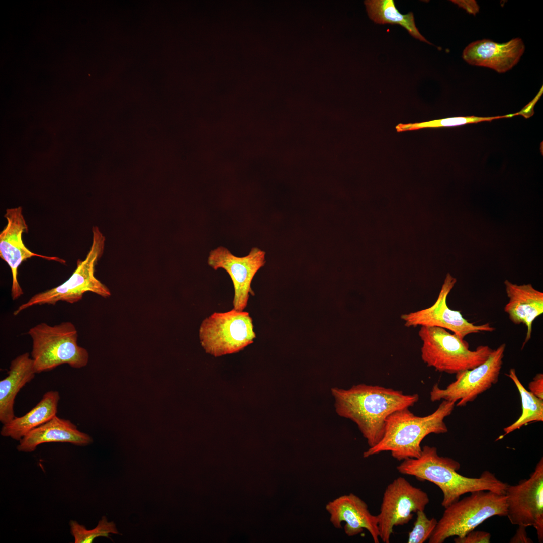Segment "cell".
<instances>
[{"instance_id": "cell-1", "label": "cell", "mask_w": 543, "mask_h": 543, "mask_svg": "<svg viewBox=\"0 0 543 543\" xmlns=\"http://www.w3.org/2000/svg\"><path fill=\"white\" fill-rule=\"evenodd\" d=\"M336 412L357 425L368 445L372 447L382 439L387 418L394 412L413 406L419 399L417 394L377 385L360 384L348 389L334 387Z\"/></svg>"}, {"instance_id": "cell-2", "label": "cell", "mask_w": 543, "mask_h": 543, "mask_svg": "<svg viewBox=\"0 0 543 543\" xmlns=\"http://www.w3.org/2000/svg\"><path fill=\"white\" fill-rule=\"evenodd\" d=\"M460 467L461 464L454 459L439 456L436 447L425 445L419 457L403 460L396 469L402 474L437 486L443 493L441 505L444 508L467 493L487 490L505 494L508 484L498 479L494 473L485 471L478 477H469L457 472Z\"/></svg>"}, {"instance_id": "cell-3", "label": "cell", "mask_w": 543, "mask_h": 543, "mask_svg": "<svg viewBox=\"0 0 543 543\" xmlns=\"http://www.w3.org/2000/svg\"><path fill=\"white\" fill-rule=\"evenodd\" d=\"M456 403L442 400L432 413L418 416L409 408L398 410L386 419L383 436L375 446L363 453L364 458L390 451L398 461L417 458L422 452L421 443L430 434L448 432L444 419L452 412Z\"/></svg>"}, {"instance_id": "cell-4", "label": "cell", "mask_w": 543, "mask_h": 543, "mask_svg": "<svg viewBox=\"0 0 543 543\" xmlns=\"http://www.w3.org/2000/svg\"><path fill=\"white\" fill-rule=\"evenodd\" d=\"M32 340L31 353L36 373L51 371L63 364L79 369L87 365L88 353L77 343L78 332L71 322L55 325L43 322L28 332Z\"/></svg>"}, {"instance_id": "cell-5", "label": "cell", "mask_w": 543, "mask_h": 543, "mask_svg": "<svg viewBox=\"0 0 543 543\" xmlns=\"http://www.w3.org/2000/svg\"><path fill=\"white\" fill-rule=\"evenodd\" d=\"M445 508L429 543H443L452 536L463 537L492 517L506 516L505 495L479 490Z\"/></svg>"}, {"instance_id": "cell-6", "label": "cell", "mask_w": 543, "mask_h": 543, "mask_svg": "<svg viewBox=\"0 0 543 543\" xmlns=\"http://www.w3.org/2000/svg\"><path fill=\"white\" fill-rule=\"evenodd\" d=\"M418 334L422 360L440 372L457 374L472 369L486 360L493 351L487 345L471 350L466 341L441 327L421 326Z\"/></svg>"}, {"instance_id": "cell-7", "label": "cell", "mask_w": 543, "mask_h": 543, "mask_svg": "<svg viewBox=\"0 0 543 543\" xmlns=\"http://www.w3.org/2000/svg\"><path fill=\"white\" fill-rule=\"evenodd\" d=\"M92 232L93 241L89 251L84 260H77L76 267L71 276L58 286L33 295L18 307L14 312V315L36 305H54L59 301L75 303L81 300L87 292L104 298L111 295L107 287L95 276V266L104 251L105 238L97 226L93 227Z\"/></svg>"}, {"instance_id": "cell-8", "label": "cell", "mask_w": 543, "mask_h": 543, "mask_svg": "<svg viewBox=\"0 0 543 543\" xmlns=\"http://www.w3.org/2000/svg\"><path fill=\"white\" fill-rule=\"evenodd\" d=\"M199 335L205 352L214 357L237 353L256 338L248 312L234 309L214 312L202 322Z\"/></svg>"}, {"instance_id": "cell-9", "label": "cell", "mask_w": 543, "mask_h": 543, "mask_svg": "<svg viewBox=\"0 0 543 543\" xmlns=\"http://www.w3.org/2000/svg\"><path fill=\"white\" fill-rule=\"evenodd\" d=\"M506 344L502 343L492 352L484 363L470 370L456 374V380L445 388L435 384L430 392L431 401L446 400L463 407L474 401L480 394L489 390L498 381L503 365Z\"/></svg>"}, {"instance_id": "cell-10", "label": "cell", "mask_w": 543, "mask_h": 543, "mask_svg": "<svg viewBox=\"0 0 543 543\" xmlns=\"http://www.w3.org/2000/svg\"><path fill=\"white\" fill-rule=\"evenodd\" d=\"M429 502L428 494L414 487L405 478L395 479L386 487L382 498L378 521L379 538L389 543L393 528L404 525L412 519L413 513L424 510Z\"/></svg>"}, {"instance_id": "cell-11", "label": "cell", "mask_w": 543, "mask_h": 543, "mask_svg": "<svg viewBox=\"0 0 543 543\" xmlns=\"http://www.w3.org/2000/svg\"><path fill=\"white\" fill-rule=\"evenodd\" d=\"M505 496L507 515L513 525L533 526L540 542L543 541V458L528 479L508 485Z\"/></svg>"}, {"instance_id": "cell-12", "label": "cell", "mask_w": 543, "mask_h": 543, "mask_svg": "<svg viewBox=\"0 0 543 543\" xmlns=\"http://www.w3.org/2000/svg\"><path fill=\"white\" fill-rule=\"evenodd\" d=\"M456 282V279L447 273L435 303L428 308L402 314L401 318L405 321L404 325L441 327L452 331L463 339L469 334L494 331L495 328L489 323L475 325L466 319L460 311L448 307L447 298Z\"/></svg>"}, {"instance_id": "cell-13", "label": "cell", "mask_w": 543, "mask_h": 543, "mask_svg": "<svg viewBox=\"0 0 543 543\" xmlns=\"http://www.w3.org/2000/svg\"><path fill=\"white\" fill-rule=\"evenodd\" d=\"M265 255V252L257 247L252 248L249 254L243 257L236 256L222 246L210 251L208 265L214 270L224 269L232 280L234 290L233 309L244 311L250 295H255L251 282L255 275L264 265Z\"/></svg>"}, {"instance_id": "cell-14", "label": "cell", "mask_w": 543, "mask_h": 543, "mask_svg": "<svg viewBox=\"0 0 543 543\" xmlns=\"http://www.w3.org/2000/svg\"><path fill=\"white\" fill-rule=\"evenodd\" d=\"M4 217L7 224L0 233V257L10 267L12 276L11 295L13 300L18 299L23 291L18 280V270L22 263L32 257H38L64 264L65 260L34 253L25 245L22 234L28 231V225L21 206L8 208Z\"/></svg>"}, {"instance_id": "cell-15", "label": "cell", "mask_w": 543, "mask_h": 543, "mask_svg": "<svg viewBox=\"0 0 543 543\" xmlns=\"http://www.w3.org/2000/svg\"><path fill=\"white\" fill-rule=\"evenodd\" d=\"M525 48L522 40L519 38L503 43L483 39L471 42L466 46L462 57L470 65L489 68L500 73H505L518 63Z\"/></svg>"}, {"instance_id": "cell-16", "label": "cell", "mask_w": 543, "mask_h": 543, "mask_svg": "<svg viewBox=\"0 0 543 543\" xmlns=\"http://www.w3.org/2000/svg\"><path fill=\"white\" fill-rule=\"evenodd\" d=\"M325 508L336 528H341V523H345L344 530L347 536L356 535L365 529L375 543L379 542L377 516L370 512L367 504L358 496L353 493L339 496L329 501Z\"/></svg>"}, {"instance_id": "cell-17", "label": "cell", "mask_w": 543, "mask_h": 543, "mask_svg": "<svg viewBox=\"0 0 543 543\" xmlns=\"http://www.w3.org/2000/svg\"><path fill=\"white\" fill-rule=\"evenodd\" d=\"M504 285L509 299L504 312L513 323L523 324L527 328L522 349L531 338L533 322L543 313V293L530 284L518 285L506 280Z\"/></svg>"}, {"instance_id": "cell-18", "label": "cell", "mask_w": 543, "mask_h": 543, "mask_svg": "<svg viewBox=\"0 0 543 543\" xmlns=\"http://www.w3.org/2000/svg\"><path fill=\"white\" fill-rule=\"evenodd\" d=\"M19 442L17 446L19 451L31 452L45 443H69L83 446L91 444L93 439L88 434L79 431L69 420L56 415L30 431Z\"/></svg>"}, {"instance_id": "cell-19", "label": "cell", "mask_w": 543, "mask_h": 543, "mask_svg": "<svg viewBox=\"0 0 543 543\" xmlns=\"http://www.w3.org/2000/svg\"><path fill=\"white\" fill-rule=\"evenodd\" d=\"M36 374L33 360L28 352L17 356L10 363L7 376L0 381V421L2 424L15 416V400L20 390L31 381Z\"/></svg>"}, {"instance_id": "cell-20", "label": "cell", "mask_w": 543, "mask_h": 543, "mask_svg": "<svg viewBox=\"0 0 543 543\" xmlns=\"http://www.w3.org/2000/svg\"><path fill=\"white\" fill-rule=\"evenodd\" d=\"M59 393L49 391L31 410L21 417H15L9 422L3 424L1 435L20 441L31 430L43 424L56 415Z\"/></svg>"}, {"instance_id": "cell-21", "label": "cell", "mask_w": 543, "mask_h": 543, "mask_svg": "<svg viewBox=\"0 0 543 543\" xmlns=\"http://www.w3.org/2000/svg\"><path fill=\"white\" fill-rule=\"evenodd\" d=\"M365 4L370 18L376 23L399 24L415 38L432 44L419 32L413 13H400L393 0H369L365 1Z\"/></svg>"}, {"instance_id": "cell-22", "label": "cell", "mask_w": 543, "mask_h": 543, "mask_svg": "<svg viewBox=\"0 0 543 543\" xmlns=\"http://www.w3.org/2000/svg\"><path fill=\"white\" fill-rule=\"evenodd\" d=\"M506 375L513 382L520 394L522 412L518 419L503 429L504 433L498 440L530 423L543 421V400L534 396L523 386L515 369H510Z\"/></svg>"}, {"instance_id": "cell-23", "label": "cell", "mask_w": 543, "mask_h": 543, "mask_svg": "<svg viewBox=\"0 0 543 543\" xmlns=\"http://www.w3.org/2000/svg\"><path fill=\"white\" fill-rule=\"evenodd\" d=\"M69 526L75 543H92L99 537H109L111 534H119L115 523L109 521L106 516H102L97 526L92 529H87L75 520H70Z\"/></svg>"}, {"instance_id": "cell-24", "label": "cell", "mask_w": 543, "mask_h": 543, "mask_svg": "<svg viewBox=\"0 0 543 543\" xmlns=\"http://www.w3.org/2000/svg\"><path fill=\"white\" fill-rule=\"evenodd\" d=\"M513 115H506L489 117H476L474 116L466 117H456L436 119L427 122L415 123L402 124L396 126L397 132H402L425 128H438L442 127H451L462 125L467 124L476 123L483 121H491L494 119L512 117Z\"/></svg>"}, {"instance_id": "cell-25", "label": "cell", "mask_w": 543, "mask_h": 543, "mask_svg": "<svg viewBox=\"0 0 543 543\" xmlns=\"http://www.w3.org/2000/svg\"><path fill=\"white\" fill-rule=\"evenodd\" d=\"M416 513L413 527L408 533V543L425 542L429 539L437 524L438 521L435 518L429 519L427 517L424 510L418 511Z\"/></svg>"}, {"instance_id": "cell-26", "label": "cell", "mask_w": 543, "mask_h": 543, "mask_svg": "<svg viewBox=\"0 0 543 543\" xmlns=\"http://www.w3.org/2000/svg\"><path fill=\"white\" fill-rule=\"evenodd\" d=\"M490 539V533L473 530L463 537H456L454 540L456 543H489Z\"/></svg>"}, {"instance_id": "cell-27", "label": "cell", "mask_w": 543, "mask_h": 543, "mask_svg": "<svg viewBox=\"0 0 543 543\" xmlns=\"http://www.w3.org/2000/svg\"><path fill=\"white\" fill-rule=\"evenodd\" d=\"M528 390L537 398L543 400V374H537L528 384Z\"/></svg>"}, {"instance_id": "cell-28", "label": "cell", "mask_w": 543, "mask_h": 543, "mask_svg": "<svg viewBox=\"0 0 543 543\" xmlns=\"http://www.w3.org/2000/svg\"><path fill=\"white\" fill-rule=\"evenodd\" d=\"M526 526L518 525L514 535L510 540L511 543H532V540L528 537Z\"/></svg>"}, {"instance_id": "cell-29", "label": "cell", "mask_w": 543, "mask_h": 543, "mask_svg": "<svg viewBox=\"0 0 543 543\" xmlns=\"http://www.w3.org/2000/svg\"><path fill=\"white\" fill-rule=\"evenodd\" d=\"M454 3L458 5L460 7L465 9L466 11L471 14H475L479 11V7L476 2L474 1H452Z\"/></svg>"}]
</instances>
